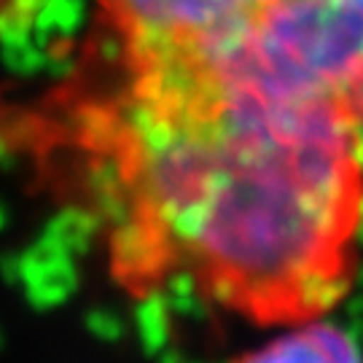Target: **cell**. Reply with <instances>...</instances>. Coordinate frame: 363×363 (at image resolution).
<instances>
[{
	"label": "cell",
	"mask_w": 363,
	"mask_h": 363,
	"mask_svg": "<svg viewBox=\"0 0 363 363\" xmlns=\"http://www.w3.org/2000/svg\"><path fill=\"white\" fill-rule=\"evenodd\" d=\"M113 60H216L245 40L283 0H94Z\"/></svg>",
	"instance_id": "3957f363"
},
{
	"label": "cell",
	"mask_w": 363,
	"mask_h": 363,
	"mask_svg": "<svg viewBox=\"0 0 363 363\" xmlns=\"http://www.w3.org/2000/svg\"><path fill=\"white\" fill-rule=\"evenodd\" d=\"M237 363H363V355L347 331L310 320L288 328L259 350L240 355Z\"/></svg>",
	"instance_id": "277c9868"
},
{
	"label": "cell",
	"mask_w": 363,
	"mask_h": 363,
	"mask_svg": "<svg viewBox=\"0 0 363 363\" xmlns=\"http://www.w3.org/2000/svg\"><path fill=\"white\" fill-rule=\"evenodd\" d=\"M54 151L132 296L172 283L259 325L350 294L363 226L361 100H298L205 60L121 62L52 100Z\"/></svg>",
	"instance_id": "6da1fadb"
},
{
	"label": "cell",
	"mask_w": 363,
	"mask_h": 363,
	"mask_svg": "<svg viewBox=\"0 0 363 363\" xmlns=\"http://www.w3.org/2000/svg\"><path fill=\"white\" fill-rule=\"evenodd\" d=\"M234 81L298 100L363 97V0H283L232 52Z\"/></svg>",
	"instance_id": "7a4b0ae2"
}]
</instances>
